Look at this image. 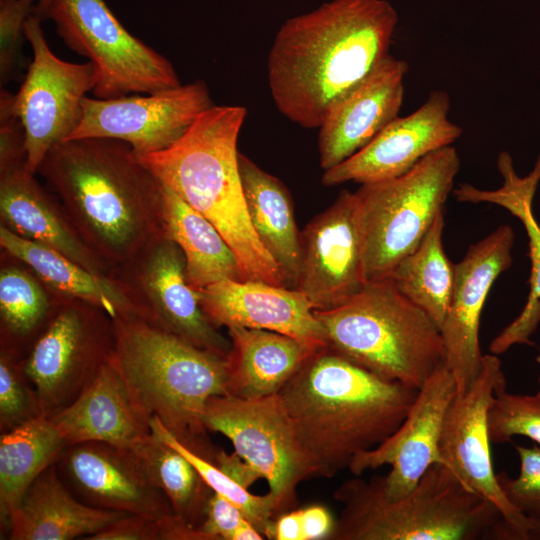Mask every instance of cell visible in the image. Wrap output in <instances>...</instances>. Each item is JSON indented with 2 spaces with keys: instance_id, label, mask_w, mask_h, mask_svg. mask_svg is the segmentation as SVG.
<instances>
[{
  "instance_id": "cell-1",
  "label": "cell",
  "mask_w": 540,
  "mask_h": 540,
  "mask_svg": "<svg viewBox=\"0 0 540 540\" xmlns=\"http://www.w3.org/2000/svg\"><path fill=\"white\" fill-rule=\"evenodd\" d=\"M398 16L385 0H333L287 20L267 57L277 110L319 128L328 108L389 54Z\"/></svg>"
},
{
  "instance_id": "cell-2",
  "label": "cell",
  "mask_w": 540,
  "mask_h": 540,
  "mask_svg": "<svg viewBox=\"0 0 540 540\" xmlns=\"http://www.w3.org/2000/svg\"><path fill=\"white\" fill-rule=\"evenodd\" d=\"M36 174L89 249L112 269L166 234L162 183L123 141H62L48 151Z\"/></svg>"
},
{
  "instance_id": "cell-3",
  "label": "cell",
  "mask_w": 540,
  "mask_h": 540,
  "mask_svg": "<svg viewBox=\"0 0 540 540\" xmlns=\"http://www.w3.org/2000/svg\"><path fill=\"white\" fill-rule=\"evenodd\" d=\"M417 391L379 378L327 346L278 395L317 477L331 478L399 428Z\"/></svg>"
},
{
  "instance_id": "cell-4",
  "label": "cell",
  "mask_w": 540,
  "mask_h": 540,
  "mask_svg": "<svg viewBox=\"0 0 540 540\" xmlns=\"http://www.w3.org/2000/svg\"><path fill=\"white\" fill-rule=\"evenodd\" d=\"M246 114L242 106L213 105L171 146L137 157L162 184L218 229L232 248L244 280L285 286L246 207L237 149Z\"/></svg>"
},
{
  "instance_id": "cell-5",
  "label": "cell",
  "mask_w": 540,
  "mask_h": 540,
  "mask_svg": "<svg viewBox=\"0 0 540 540\" xmlns=\"http://www.w3.org/2000/svg\"><path fill=\"white\" fill-rule=\"evenodd\" d=\"M112 359L144 416L158 418L185 447L215 462L203 416L228 394L227 358L201 349L137 314L113 318Z\"/></svg>"
},
{
  "instance_id": "cell-6",
  "label": "cell",
  "mask_w": 540,
  "mask_h": 540,
  "mask_svg": "<svg viewBox=\"0 0 540 540\" xmlns=\"http://www.w3.org/2000/svg\"><path fill=\"white\" fill-rule=\"evenodd\" d=\"M334 498L343 508L330 540H513L497 507L440 463L396 500L386 497L381 476H355Z\"/></svg>"
},
{
  "instance_id": "cell-7",
  "label": "cell",
  "mask_w": 540,
  "mask_h": 540,
  "mask_svg": "<svg viewBox=\"0 0 540 540\" xmlns=\"http://www.w3.org/2000/svg\"><path fill=\"white\" fill-rule=\"evenodd\" d=\"M314 313L328 348L379 378L418 390L444 365L438 325L390 277L367 282L340 306Z\"/></svg>"
},
{
  "instance_id": "cell-8",
  "label": "cell",
  "mask_w": 540,
  "mask_h": 540,
  "mask_svg": "<svg viewBox=\"0 0 540 540\" xmlns=\"http://www.w3.org/2000/svg\"><path fill=\"white\" fill-rule=\"evenodd\" d=\"M460 158L453 146L436 150L393 179L354 192L365 282L389 278L421 242L453 191Z\"/></svg>"
},
{
  "instance_id": "cell-9",
  "label": "cell",
  "mask_w": 540,
  "mask_h": 540,
  "mask_svg": "<svg viewBox=\"0 0 540 540\" xmlns=\"http://www.w3.org/2000/svg\"><path fill=\"white\" fill-rule=\"evenodd\" d=\"M33 15L53 21L65 45L95 66L92 92L99 99L181 84L172 63L128 32L104 0H44Z\"/></svg>"
},
{
  "instance_id": "cell-10",
  "label": "cell",
  "mask_w": 540,
  "mask_h": 540,
  "mask_svg": "<svg viewBox=\"0 0 540 540\" xmlns=\"http://www.w3.org/2000/svg\"><path fill=\"white\" fill-rule=\"evenodd\" d=\"M113 318L84 300L63 297L22 360L42 415L72 403L112 356Z\"/></svg>"
},
{
  "instance_id": "cell-11",
  "label": "cell",
  "mask_w": 540,
  "mask_h": 540,
  "mask_svg": "<svg viewBox=\"0 0 540 540\" xmlns=\"http://www.w3.org/2000/svg\"><path fill=\"white\" fill-rule=\"evenodd\" d=\"M203 421L208 431L228 438L234 452L267 481L277 515L295 508L302 481L317 477L278 394L258 399L214 396L206 403Z\"/></svg>"
},
{
  "instance_id": "cell-12",
  "label": "cell",
  "mask_w": 540,
  "mask_h": 540,
  "mask_svg": "<svg viewBox=\"0 0 540 540\" xmlns=\"http://www.w3.org/2000/svg\"><path fill=\"white\" fill-rule=\"evenodd\" d=\"M41 20L33 14L25 24L33 58L24 80L13 94L11 110L25 135L27 168L36 171L57 143L66 141L82 117V101L96 84L95 66L58 58L45 38Z\"/></svg>"
},
{
  "instance_id": "cell-13",
  "label": "cell",
  "mask_w": 540,
  "mask_h": 540,
  "mask_svg": "<svg viewBox=\"0 0 540 540\" xmlns=\"http://www.w3.org/2000/svg\"><path fill=\"white\" fill-rule=\"evenodd\" d=\"M507 386L498 355L483 356L482 369L469 389L456 395L442 426L439 449L455 476L499 510L514 540L539 538L540 520L517 510L496 477L490 451L488 411L498 389Z\"/></svg>"
},
{
  "instance_id": "cell-14",
  "label": "cell",
  "mask_w": 540,
  "mask_h": 540,
  "mask_svg": "<svg viewBox=\"0 0 540 540\" xmlns=\"http://www.w3.org/2000/svg\"><path fill=\"white\" fill-rule=\"evenodd\" d=\"M137 315L196 347L228 357L231 342L205 315L185 273V258L166 234L113 269Z\"/></svg>"
},
{
  "instance_id": "cell-15",
  "label": "cell",
  "mask_w": 540,
  "mask_h": 540,
  "mask_svg": "<svg viewBox=\"0 0 540 540\" xmlns=\"http://www.w3.org/2000/svg\"><path fill=\"white\" fill-rule=\"evenodd\" d=\"M214 102L204 81L141 95L82 101L81 120L68 140L112 138L127 143L136 156L175 143Z\"/></svg>"
},
{
  "instance_id": "cell-16",
  "label": "cell",
  "mask_w": 540,
  "mask_h": 540,
  "mask_svg": "<svg viewBox=\"0 0 540 540\" xmlns=\"http://www.w3.org/2000/svg\"><path fill=\"white\" fill-rule=\"evenodd\" d=\"M514 240L513 229L501 225L470 245L462 260L454 264L452 297L440 332L444 365L455 380L457 395L469 389L482 369L481 314L493 283L512 265Z\"/></svg>"
},
{
  "instance_id": "cell-17",
  "label": "cell",
  "mask_w": 540,
  "mask_h": 540,
  "mask_svg": "<svg viewBox=\"0 0 540 540\" xmlns=\"http://www.w3.org/2000/svg\"><path fill=\"white\" fill-rule=\"evenodd\" d=\"M457 395L455 380L445 365L436 369L418 389L414 402L399 428L373 449L355 455L348 469L354 476L390 465L381 476L387 498L409 494L434 464L445 465L439 441L446 412Z\"/></svg>"
},
{
  "instance_id": "cell-18",
  "label": "cell",
  "mask_w": 540,
  "mask_h": 540,
  "mask_svg": "<svg viewBox=\"0 0 540 540\" xmlns=\"http://www.w3.org/2000/svg\"><path fill=\"white\" fill-rule=\"evenodd\" d=\"M365 284L356 197L355 193L342 191L301 232L296 289L314 310H329L346 302Z\"/></svg>"
},
{
  "instance_id": "cell-19",
  "label": "cell",
  "mask_w": 540,
  "mask_h": 540,
  "mask_svg": "<svg viewBox=\"0 0 540 540\" xmlns=\"http://www.w3.org/2000/svg\"><path fill=\"white\" fill-rule=\"evenodd\" d=\"M449 110V95L431 92L416 111L396 117L361 150L325 170L322 183L335 186L352 181L362 185L403 175L462 135V128L449 120Z\"/></svg>"
},
{
  "instance_id": "cell-20",
  "label": "cell",
  "mask_w": 540,
  "mask_h": 540,
  "mask_svg": "<svg viewBox=\"0 0 540 540\" xmlns=\"http://www.w3.org/2000/svg\"><path fill=\"white\" fill-rule=\"evenodd\" d=\"M56 464L88 505L154 518L176 516L130 449L82 442L68 446Z\"/></svg>"
},
{
  "instance_id": "cell-21",
  "label": "cell",
  "mask_w": 540,
  "mask_h": 540,
  "mask_svg": "<svg viewBox=\"0 0 540 540\" xmlns=\"http://www.w3.org/2000/svg\"><path fill=\"white\" fill-rule=\"evenodd\" d=\"M35 175L27 168L25 150L0 155V224L97 275L110 276L113 269L89 249L57 197Z\"/></svg>"
},
{
  "instance_id": "cell-22",
  "label": "cell",
  "mask_w": 540,
  "mask_h": 540,
  "mask_svg": "<svg viewBox=\"0 0 540 540\" xmlns=\"http://www.w3.org/2000/svg\"><path fill=\"white\" fill-rule=\"evenodd\" d=\"M408 64L388 54L328 108L319 127L320 166L325 171L365 147L400 112Z\"/></svg>"
},
{
  "instance_id": "cell-23",
  "label": "cell",
  "mask_w": 540,
  "mask_h": 540,
  "mask_svg": "<svg viewBox=\"0 0 540 540\" xmlns=\"http://www.w3.org/2000/svg\"><path fill=\"white\" fill-rule=\"evenodd\" d=\"M196 291L205 315L217 328L264 329L328 346L313 306L296 288L226 279Z\"/></svg>"
},
{
  "instance_id": "cell-24",
  "label": "cell",
  "mask_w": 540,
  "mask_h": 540,
  "mask_svg": "<svg viewBox=\"0 0 540 540\" xmlns=\"http://www.w3.org/2000/svg\"><path fill=\"white\" fill-rule=\"evenodd\" d=\"M49 417L69 446L97 441L131 449L151 432L112 356L72 403Z\"/></svg>"
},
{
  "instance_id": "cell-25",
  "label": "cell",
  "mask_w": 540,
  "mask_h": 540,
  "mask_svg": "<svg viewBox=\"0 0 540 540\" xmlns=\"http://www.w3.org/2000/svg\"><path fill=\"white\" fill-rule=\"evenodd\" d=\"M497 165L503 179L501 187L484 190L462 184L453 193L460 202L491 203L506 209L521 221L528 237L530 291L520 314L490 343V353L500 355L514 345L532 346L531 336L540 323V225L533 213V200L540 181V154L532 171L524 177L518 176L512 157L505 151L499 154Z\"/></svg>"
},
{
  "instance_id": "cell-26",
  "label": "cell",
  "mask_w": 540,
  "mask_h": 540,
  "mask_svg": "<svg viewBox=\"0 0 540 540\" xmlns=\"http://www.w3.org/2000/svg\"><path fill=\"white\" fill-rule=\"evenodd\" d=\"M227 331L231 342L228 394L243 399L278 394L312 356L327 347L264 329L229 327Z\"/></svg>"
},
{
  "instance_id": "cell-27",
  "label": "cell",
  "mask_w": 540,
  "mask_h": 540,
  "mask_svg": "<svg viewBox=\"0 0 540 540\" xmlns=\"http://www.w3.org/2000/svg\"><path fill=\"white\" fill-rule=\"evenodd\" d=\"M126 515L77 499L61 480L55 463L31 484L7 527L11 540L88 539Z\"/></svg>"
},
{
  "instance_id": "cell-28",
  "label": "cell",
  "mask_w": 540,
  "mask_h": 540,
  "mask_svg": "<svg viewBox=\"0 0 540 540\" xmlns=\"http://www.w3.org/2000/svg\"><path fill=\"white\" fill-rule=\"evenodd\" d=\"M239 173L251 225L278 265L286 287L296 288L301 265V232L284 184L238 154Z\"/></svg>"
},
{
  "instance_id": "cell-29",
  "label": "cell",
  "mask_w": 540,
  "mask_h": 540,
  "mask_svg": "<svg viewBox=\"0 0 540 540\" xmlns=\"http://www.w3.org/2000/svg\"><path fill=\"white\" fill-rule=\"evenodd\" d=\"M0 262V351L24 359L63 296L4 250Z\"/></svg>"
},
{
  "instance_id": "cell-30",
  "label": "cell",
  "mask_w": 540,
  "mask_h": 540,
  "mask_svg": "<svg viewBox=\"0 0 540 540\" xmlns=\"http://www.w3.org/2000/svg\"><path fill=\"white\" fill-rule=\"evenodd\" d=\"M1 249L28 265L53 291L104 309L112 318L136 314L120 283L97 275L64 254L25 239L0 224Z\"/></svg>"
},
{
  "instance_id": "cell-31",
  "label": "cell",
  "mask_w": 540,
  "mask_h": 540,
  "mask_svg": "<svg viewBox=\"0 0 540 540\" xmlns=\"http://www.w3.org/2000/svg\"><path fill=\"white\" fill-rule=\"evenodd\" d=\"M166 235L181 249L189 285L200 290L221 280H244L238 260L222 234L200 212L162 184Z\"/></svg>"
},
{
  "instance_id": "cell-32",
  "label": "cell",
  "mask_w": 540,
  "mask_h": 540,
  "mask_svg": "<svg viewBox=\"0 0 540 540\" xmlns=\"http://www.w3.org/2000/svg\"><path fill=\"white\" fill-rule=\"evenodd\" d=\"M68 443L49 416L40 415L0 436V515L7 527L35 479L55 464Z\"/></svg>"
},
{
  "instance_id": "cell-33",
  "label": "cell",
  "mask_w": 540,
  "mask_h": 540,
  "mask_svg": "<svg viewBox=\"0 0 540 540\" xmlns=\"http://www.w3.org/2000/svg\"><path fill=\"white\" fill-rule=\"evenodd\" d=\"M444 211L440 212L419 245L390 275L396 288L424 310L439 329L447 314L455 279L454 264L443 247Z\"/></svg>"
},
{
  "instance_id": "cell-34",
  "label": "cell",
  "mask_w": 540,
  "mask_h": 540,
  "mask_svg": "<svg viewBox=\"0 0 540 540\" xmlns=\"http://www.w3.org/2000/svg\"><path fill=\"white\" fill-rule=\"evenodd\" d=\"M130 450L148 479L167 497L174 514L199 528L213 490L192 463L152 430Z\"/></svg>"
},
{
  "instance_id": "cell-35",
  "label": "cell",
  "mask_w": 540,
  "mask_h": 540,
  "mask_svg": "<svg viewBox=\"0 0 540 540\" xmlns=\"http://www.w3.org/2000/svg\"><path fill=\"white\" fill-rule=\"evenodd\" d=\"M150 428L192 463L213 492L235 504L264 538L271 539L273 524L278 515L275 500L269 492L265 495L250 493L213 462L181 444L158 418H151Z\"/></svg>"
},
{
  "instance_id": "cell-36",
  "label": "cell",
  "mask_w": 540,
  "mask_h": 540,
  "mask_svg": "<svg viewBox=\"0 0 540 540\" xmlns=\"http://www.w3.org/2000/svg\"><path fill=\"white\" fill-rule=\"evenodd\" d=\"M506 387L497 390L488 411L490 442L506 443L514 436H525L540 445V392L514 394Z\"/></svg>"
},
{
  "instance_id": "cell-37",
  "label": "cell",
  "mask_w": 540,
  "mask_h": 540,
  "mask_svg": "<svg viewBox=\"0 0 540 540\" xmlns=\"http://www.w3.org/2000/svg\"><path fill=\"white\" fill-rule=\"evenodd\" d=\"M23 359L0 351V431L7 432L42 415Z\"/></svg>"
},
{
  "instance_id": "cell-38",
  "label": "cell",
  "mask_w": 540,
  "mask_h": 540,
  "mask_svg": "<svg viewBox=\"0 0 540 540\" xmlns=\"http://www.w3.org/2000/svg\"><path fill=\"white\" fill-rule=\"evenodd\" d=\"M87 540H206L199 528L177 516L154 518L128 514Z\"/></svg>"
},
{
  "instance_id": "cell-39",
  "label": "cell",
  "mask_w": 540,
  "mask_h": 540,
  "mask_svg": "<svg viewBox=\"0 0 540 540\" xmlns=\"http://www.w3.org/2000/svg\"><path fill=\"white\" fill-rule=\"evenodd\" d=\"M37 0H0V83L16 78L21 64L27 19L34 13Z\"/></svg>"
},
{
  "instance_id": "cell-40",
  "label": "cell",
  "mask_w": 540,
  "mask_h": 540,
  "mask_svg": "<svg viewBox=\"0 0 540 540\" xmlns=\"http://www.w3.org/2000/svg\"><path fill=\"white\" fill-rule=\"evenodd\" d=\"M520 460L517 477L506 471L496 473L508 501L526 516L540 520V445H515Z\"/></svg>"
},
{
  "instance_id": "cell-41",
  "label": "cell",
  "mask_w": 540,
  "mask_h": 540,
  "mask_svg": "<svg viewBox=\"0 0 540 540\" xmlns=\"http://www.w3.org/2000/svg\"><path fill=\"white\" fill-rule=\"evenodd\" d=\"M335 526L329 510L322 505L292 509L277 516L271 539L319 540L328 539Z\"/></svg>"
},
{
  "instance_id": "cell-42",
  "label": "cell",
  "mask_w": 540,
  "mask_h": 540,
  "mask_svg": "<svg viewBox=\"0 0 540 540\" xmlns=\"http://www.w3.org/2000/svg\"><path fill=\"white\" fill-rule=\"evenodd\" d=\"M249 522L235 504L213 492L199 530L206 540H236L238 532Z\"/></svg>"
},
{
  "instance_id": "cell-43",
  "label": "cell",
  "mask_w": 540,
  "mask_h": 540,
  "mask_svg": "<svg viewBox=\"0 0 540 540\" xmlns=\"http://www.w3.org/2000/svg\"><path fill=\"white\" fill-rule=\"evenodd\" d=\"M214 464L246 489L261 478L260 474L235 452L227 454L219 449Z\"/></svg>"
},
{
  "instance_id": "cell-44",
  "label": "cell",
  "mask_w": 540,
  "mask_h": 540,
  "mask_svg": "<svg viewBox=\"0 0 540 540\" xmlns=\"http://www.w3.org/2000/svg\"><path fill=\"white\" fill-rule=\"evenodd\" d=\"M536 362L538 363V365L540 366V349L538 351V354L536 356ZM537 382L538 384L540 385V371H539V374H538V377H537Z\"/></svg>"
},
{
  "instance_id": "cell-45",
  "label": "cell",
  "mask_w": 540,
  "mask_h": 540,
  "mask_svg": "<svg viewBox=\"0 0 540 540\" xmlns=\"http://www.w3.org/2000/svg\"><path fill=\"white\" fill-rule=\"evenodd\" d=\"M42 1H44V0H37V2H42ZM37 2H36V3H37Z\"/></svg>"
}]
</instances>
